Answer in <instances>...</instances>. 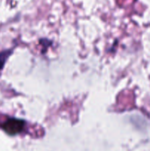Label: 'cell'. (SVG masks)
Returning <instances> with one entry per match:
<instances>
[{
	"mask_svg": "<svg viewBox=\"0 0 150 151\" xmlns=\"http://www.w3.org/2000/svg\"><path fill=\"white\" fill-rule=\"evenodd\" d=\"M24 127V122L21 119H9L3 125L2 128L7 134L10 135H15L21 132Z\"/></svg>",
	"mask_w": 150,
	"mask_h": 151,
	"instance_id": "6da1fadb",
	"label": "cell"
}]
</instances>
